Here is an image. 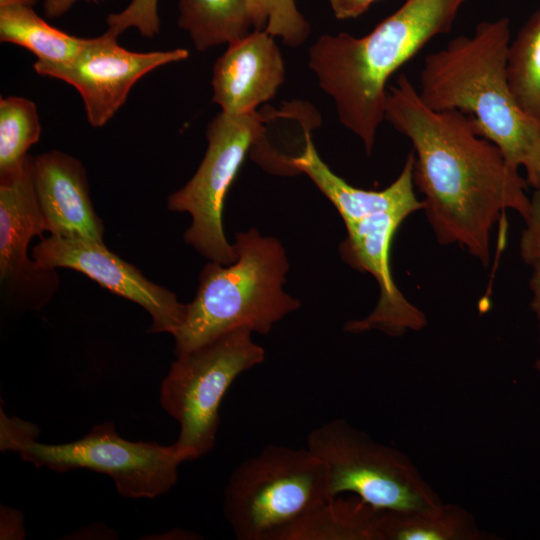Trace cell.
Instances as JSON below:
<instances>
[{"mask_svg": "<svg viewBox=\"0 0 540 540\" xmlns=\"http://www.w3.org/2000/svg\"><path fill=\"white\" fill-rule=\"evenodd\" d=\"M377 0H328L334 17L338 20L354 19L364 14Z\"/></svg>", "mask_w": 540, "mask_h": 540, "instance_id": "obj_26", "label": "cell"}, {"mask_svg": "<svg viewBox=\"0 0 540 540\" xmlns=\"http://www.w3.org/2000/svg\"><path fill=\"white\" fill-rule=\"evenodd\" d=\"M385 120L413 146V181L439 243L490 261L493 226L510 209L526 216L527 181L460 111L426 106L405 74L388 86Z\"/></svg>", "mask_w": 540, "mask_h": 540, "instance_id": "obj_1", "label": "cell"}, {"mask_svg": "<svg viewBox=\"0 0 540 540\" xmlns=\"http://www.w3.org/2000/svg\"><path fill=\"white\" fill-rule=\"evenodd\" d=\"M379 540H481L486 534L473 514L457 504L440 502L409 511H382Z\"/></svg>", "mask_w": 540, "mask_h": 540, "instance_id": "obj_17", "label": "cell"}, {"mask_svg": "<svg viewBox=\"0 0 540 540\" xmlns=\"http://www.w3.org/2000/svg\"><path fill=\"white\" fill-rule=\"evenodd\" d=\"M306 447L326 468L331 499L355 495L384 511L418 510L442 502L407 455L344 419L313 429Z\"/></svg>", "mask_w": 540, "mask_h": 540, "instance_id": "obj_8", "label": "cell"}, {"mask_svg": "<svg viewBox=\"0 0 540 540\" xmlns=\"http://www.w3.org/2000/svg\"><path fill=\"white\" fill-rule=\"evenodd\" d=\"M532 266V275L529 281V287L532 292L531 308L536 316L540 340V263Z\"/></svg>", "mask_w": 540, "mask_h": 540, "instance_id": "obj_29", "label": "cell"}, {"mask_svg": "<svg viewBox=\"0 0 540 540\" xmlns=\"http://www.w3.org/2000/svg\"><path fill=\"white\" fill-rule=\"evenodd\" d=\"M0 40L26 48L36 61L47 64L69 62L87 42L49 25L24 6L0 8Z\"/></svg>", "mask_w": 540, "mask_h": 540, "instance_id": "obj_20", "label": "cell"}, {"mask_svg": "<svg viewBox=\"0 0 540 540\" xmlns=\"http://www.w3.org/2000/svg\"><path fill=\"white\" fill-rule=\"evenodd\" d=\"M24 530L19 512L2 507L1 510V539L23 538Z\"/></svg>", "mask_w": 540, "mask_h": 540, "instance_id": "obj_27", "label": "cell"}, {"mask_svg": "<svg viewBox=\"0 0 540 540\" xmlns=\"http://www.w3.org/2000/svg\"><path fill=\"white\" fill-rule=\"evenodd\" d=\"M526 174L527 183L533 186L535 190H540V148L533 165L526 171Z\"/></svg>", "mask_w": 540, "mask_h": 540, "instance_id": "obj_30", "label": "cell"}, {"mask_svg": "<svg viewBox=\"0 0 540 540\" xmlns=\"http://www.w3.org/2000/svg\"><path fill=\"white\" fill-rule=\"evenodd\" d=\"M233 246V263L210 261L202 269L195 297L172 334L176 355L235 329L267 334L300 307V301L282 289L289 265L277 239L251 228L237 232Z\"/></svg>", "mask_w": 540, "mask_h": 540, "instance_id": "obj_4", "label": "cell"}, {"mask_svg": "<svg viewBox=\"0 0 540 540\" xmlns=\"http://www.w3.org/2000/svg\"><path fill=\"white\" fill-rule=\"evenodd\" d=\"M534 367L540 373V358L535 361Z\"/></svg>", "mask_w": 540, "mask_h": 540, "instance_id": "obj_32", "label": "cell"}, {"mask_svg": "<svg viewBox=\"0 0 540 540\" xmlns=\"http://www.w3.org/2000/svg\"><path fill=\"white\" fill-rule=\"evenodd\" d=\"M382 511L355 495H339L305 516L283 540H379Z\"/></svg>", "mask_w": 540, "mask_h": 540, "instance_id": "obj_18", "label": "cell"}, {"mask_svg": "<svg viewBox=\"0 0 540 540\" xmlns=\"http://www.w3.org/2000/svg\"><path fill=\"white\" fill-rule=\"evenodd\" d=\"M32 169L47 232L103 242V223L94 210L83 164L65 152L51 150L32 157Z\"/></svg>", "mask_w": 540, "mask_h": 540, "instance_id": "obj_15", "label": "cell"}, {"mask_svg": "<svg viewBox=\"0 0 540 540\" xmlns=\"http://www.w3.org/2000/svg\"><path fill=\"white\" fill-rule=\"evenodd\" d=\"M37 427L1 410L0 447L21 459L57 472L88 469L109 475L118 493L127 498H154L177 481L184 462L174 444L132 442L120 437L112 423L95 425L83 438L64 444L37 441Z\"/></svg>", "mask_w": 540, "mask_h": 540, "instance_id": "obj_6", "label": "cell"}, {"mask_svg": "<svg viewBox=\"0 0 540 540\" xmlns=\"http://www.w3.org/2000/svg\"><path fill=\"white\" fill-rule=\"evenodd\" d=\"M247 3L253 30H264L292 48L306 42L311 27L295 0H247Z\"/></svg>", "mask_w": 540, "mask_h": 540, "instance_id": "obj_23", "label": "cell"}, {"mask_svg": "<svg viewBox=\"0 0 540 540\" xmlns=\"http://www.w3.org/2000/svg\"><path fill=\"white\" fill-rule=\"evenodd\" d=\"M411 214L405 209L390 210L345 225L347 237L340 245L341 258L354 269L371 274L380 289L374 310L363 319L347 322L344 326L347 332L380 330L399 337L426 326L425 314L400 292L390 267L393 237Z\"/></svg>", "mask_w": 540, "mask_h": 540, "instance_id": "obj_13", "label": "cell"}, {"mask_svg": "<svg viewBox=\"0 0 540 540\" xmlns=\"http://www.w3.org/2000/svg\"><path fill=\"white\" fill-rule=\"evenodd\" d=\"M251 333L235 329L176 355L162 382L160 402L180 426L174 446L183 461L212 450L224 395L240 374L264 361L265 351Z\"/></svg>", "mask_w": 540, "mask_h": 540, "instance_id": "obj_7", "label": "cell"}, {"mask_svg": "<svg viewBox=\"0 0 540 540\" xmlns=\"http://www.w3.org/2000/svg\"><path fill=\"white\" fill-rule=\"evenodd\" d=\"M466 0H406L370 33L321 35L308 64L334 101L340 123L371 154L385 120L388 79L436 36L448 33Z\"/></svg>", "mask_w": 540, "mask_h": 540, "instance_id": "obj_2", "label": "cell"}, {"mask_svg": "<svg viewBox=\"0 0 540 540\" xmlns=\"http://www.w3.org/2000/svg\"><path fill=\"white\" fill-rule=\"evenodd\" d=\"M525 227L519 241L520 256L525 263H540V190L530 198V208L523 218Z\"/></svg>", "mask_w": 540, "mask_h": 540, "instance_id": "obj_25", "label": "cell"}, {"mask_svg": "<svg viewBox=\"0 0 540 540\" xmlns=\"http://www.w3.org/2000/svg\"><path fill=\"white\" fill-rule=\"evenodd\" d=\"M177 23L200 52L229 45L253 28L247 0H178Z\"/></svg>", "mask_w": 540, "mask_h": 540, "instance_id": "obj_19", "label": "cell"}, {"mask_svg": "<svg viewBox=\"0 0 540 540\" xmlns=\"http://www.w3.org/2000/svg\"><path fill=\"white\" fill-rule=\"evenodd\" d=\"M31 258L41 269L78 271L138 304L152 318L150 332L172 335L184 319L186 304L175 293L150 281L135 266L111 252L104 242L50 235L32 248Z\"/></svg>", "mask_w": 540, "mask_h": 540, "instance_id": "obj_11", "label": "cell"}, {"mask_svg": "<svg viewBox=\"0 0 540 540\" xmlns=\"http://www.w3.org/2000/svg\"><path fill=\"white\" fill-rule=\"evenodd\" d=\"M43 232L29 155L20 169L0 177V280L10 297L29 309L45 305L59 284L55 270L39 268L28 256L30 241Z\"/></svg>", "mask_w": 540, "mask_h": 540, "instance_id": "obj_12", "label": "cell"}, {"mask_svg": "<svg viewBox=\"0 0 540 540\" xmlns=\"http://www.w3.org/2000/svg\"><path fill=\"white\" fill-rule=\"evenodd\" d=\"M158 0H132L121 12L108 16V30L118 36L128 28H136L143 37L151 38L160 29Z\"/></svg>", "mask_w": 540, "mask_h": 540, "instance_id": "obj_24", "label": "cell"}, {"mask_svg": "<svg viewBox=\"0 0 540 540\" xmlns=\"http://www.w3.org/2000/svg\"><path fill=\"white\" fill-rule=\"evenodd\" d=\"M275 37L253 30L228 45L216 60L212 101L221 111L245 114L271 100L285 81V64Z\"/></svg>", "mask_w": 540, "mask_h": 540, "instance_id": "obj_14", "label": "cell"}, {"mask_svg": "<svg viewBox=\"0 0 540 540\" xmlns=\"http://www.w3.org/2000/svg\"><path fill=\"white\" fill-rule=\"evenodd\" d=\"M116 39L106 31L98 37L87 38L84 47L69 62L35 61L33 64L37 74L64 81L79 92L86 118L95 128L103 127L114 117L131 88L144 75L189 56L184 48L133 52L121 47Z\"/></svg>", "mask_w": 540, "mask_h": 540, "instance_id": "obj_10", "label": "cell"}, {"mask_svg": "<svg viewBox=\"0 0 540 540\" xmlns=\"http://www.w3.org/2000/svg\"><path fill=\"white\" fill-rule=\"evenodd\" d=\"M41 124L36 104L20 96L0 99V177L20 169L28 150L39 141Z\"/></svg>", "mask_w": 540, "mask_h": 540, "instance_id": "obj_22", "label": "cell"}, {"mask_svg": "<svg viewBox=\"0 0 540 540\" xmlns=\"http://www.w3.org/2000/svg\"><path fill=\"white\" fill-rule=\"evenodd\" d=\"M507 75L517 104L540 126V8L510 42Z\"/></svg>", "mask_w": 540, "mask_h": 540, "instance_id": "obj_21", "label": "cell"}, {"mask_svg": "<svg viewBox=\"0 0 540 540\" xmlns=\"http://www.w3.org/2000/svg\"><path fill=\"white\" fill-rule=\"evenodd\" d=\"M329 499L326 468L307 447L269 444L231 473L224 515L238 540H283Z\"/></svg>", "mask_w": 540, "mask_h": 540, "instance_id": "obj_5", "label": "cell"}, {"mask_svg": "<svg viewBox=\"0 0 540 540\" xmlns=\"http://www.w3.org/2000/svg\"><path fill=\"white\" fill-rule=\"evenodd\" d=\"M79 1L97 3L101 0H45L43 11L47 18L56 19L66 14Z\"/></svg>", "mask_w": 540, "mask_h": 540, "instance_id": "obj_28", "label": "cell"}, {"mask_svg": "<svg viewBox=\"0 0 540 540\" xmlns=\"http://www.w3.org/2000/svg\"><path fill=\"white\" fill-rule=\"evenodd\" d=\"M510 20L482 21L428 54L418 94L436 111L469 115L477 133L494 143L508 164L528 171L540 148V126L517 104L508 82Z\"/></svg>", "mask_w": 540, "mask_h": 540, "instance_id": "obj_3", "label": "cell"}, {"mask_svg": "<svg viewBox=\"0 0 540 540\" xmlns=\"http://www.w3.org/2000/svg\"><path fill=\"white\" fill-rule=\"evenodd\" d=\"M304 140L303 151L297 156H287V165L292 175L304 173L311 179L337 209L345 225L379 212L405 209L414 213L423 209V201L415 195L413 152L388 187L380 191L365 190L350 185L322 161L309 130L305 131Z\"/></svg>", "mask_w": 540, "mask_h": 540, "instance_id": "obj_16", "label": "cell"}, {"mask_svg": "<svg viewBox=\"0 0 540 540\" xmlns=\"http://www.w3.org/2000/svg\"><path fill=\"white\" fill-rule=\"evenodd\" d=\"M275 112L265 116L257 111H221L207 126L208 147L196 173L168 197L169 210L192 216L184 234L186 243L211 262L229 265L237 258L224 234V200L247 153L264 137L265 121Z\"/></svg>", "mask_w": 540, "mask_h": 540, "instance_id": "obj_9", "label": "cell"}, {"mask_svg": "<svg viewBox=\"0 0 540 540\" xmlns=\"http://www.w3.org/2000/svg\"><path fill=\"white\" fill-rule=\"evenodd\" d=\"M39 0H0V8L24 6L33 8Z\"/></svg>", "mask_w": 540, "mask_h": 540, "instance_id": "obj_31", "label": "cell"}]
</instances>
